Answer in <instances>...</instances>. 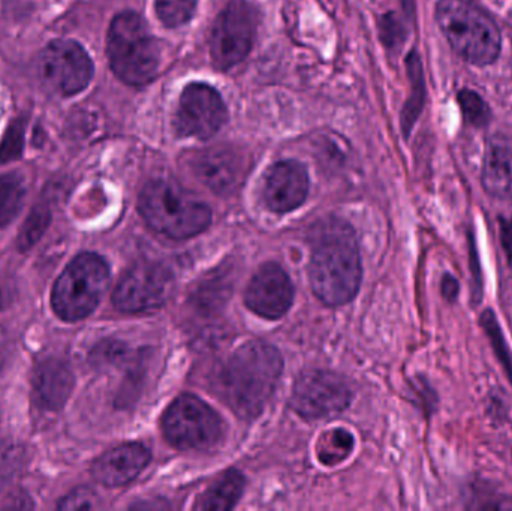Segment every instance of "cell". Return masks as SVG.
<instances>
[{
  "instance_id": "cell-1",
  "label": "cell",
  "mask_w": 512,
  "mask_h": 511,
  "mask_svg": "<svg viewBox=\"0 0 512 511\" xmlns=\"http://www.w3.org/2000/svg\"><path fill=\"white\" fill-rule=\"evenodd\" d=\"M310 243L309 276L315 296L328 306L351 302L361 282L360 249L351 225L324 219L313 225Z\"/></svg>"
},
{
  "instance_id": "cell-2",
  "label": "cell",
  "mask_w": 512,
  "mask_h": 511,
  "mask_svg": "<svg viewBox=\"0 0 512 511\" xmlns=\"http://www.w3.org/2000/svg\"><path fill=\"white\" fill-rule=\"evenodd\" d=\"M279 351L264 342H249L231 356L221 374V390L228 407L251 420L264 410L282 374Z\"/></svg>"
},
{
  "instance_id": "cell-3",
  "label": "cell",
  "mask_w": 512,
  "mask_h": 511,
  "mask_svg": "<svg viewBox=\"0 0 512 511\" xmlns=\"http://www.w3.org/2000/svg\"><path fill=\"white\" fill-rule=\"evenodd\" d=\"M107 54L114 74L129 86H146L161 68V42L137 12H120L111 21Z\"/></svg>"
},
{
  "instance_id": "cell-4",
  "label": "cell",
  "mask_w": 512,
  "mask_h": 511,
  "mask_svg": "<svg viewBox=\"0 0 512 511\" xmlns=\"http://www.w3.org/2000/svg\"><path fill=\"white\" fill-rule=\"evenodd\" d=\"M138 209L153 230L173 239L197 236L212 222L210 207L174 180L147 183Z\"/></svg>"
},
{
  "instance_id": "cell-5",
  "label": "cell",
  "mask_w": 512,
  "mask_h": 511,
  "mask_svg": "<svg viewBox=\"0 0 512 511\" xmlns=\"http://www.w3.org/2000/svg\"><path fill=\"white\" fill-rule=\"evenodd\" d=\"M436 21L448 44L466 62L486 66L501 53L498 24L472 0H439Z\"/></svg>"
},
{
  "instance_id": "cell-6",
  "label": "cell",
  "mask_w": 512,
  "mask_h": 511,
  "mask_svg": "<svg viewBox=\"0 0 512 511\" xmlns=\"http://www.w3.org/2000/svg\"><path fill=\"white\" fill-rule=\"evenodd\" d=\"M110 282L107 263L96 254H81L59 276L51 293L54 312L78 321L95 311Z\"/></svg>"
},
{
  "instance_id": "cell-7",
  "label": "cell",
  "mask_w": 512,
  "mask_h": 511,
  "mask_svg": "<svg viewBox=\"0 0 512 511\" xmlns=\"http://www.w3.org/2000/svg\"><path fill=\"white\" fill-rule=\"evenodd\" d=\"M162 431L177 449L206 452L222 440L224 423L206 402L183 395L165 411Z\"/></svg>"
},
{
  "instance_id": "cell-8",
  "label": "cell",
  "mask_w": 512,
  "mask_h": 511,
  "mask_svg": "<svg viewBox=\"0 0 512 511\" xmlns=\"http://www.w3.org/2000/svg\"><path fill=\"white\" fill-rule=\"evenodd\" d=\"M256 35L255 9L246 0H233L213 24L210 54L216 68L227 71L248 57Z\"/></svg>"
},
{
  "instance_id": "cell-9",
  "label": "cell",
  "mask_w": 512,
  "mask_h": 511,
  "mask_svg": "<svg viewBox=\"0 0 512 511\" xmlns=\"http://www.w3.org/2000/svg\"><path fill=\"white\" fill-rule=\"evenodd\" d=\"M351 402V390L340 375L321 369L303 372L292 389L291 405L304 419L337 416Z\"/></svg>"
},
{
  "instance_id": "cell-10",
  "label": "cell",
  "mask_w": 512,
  "mask_h": 511,
  "mask_svg": "<svg viewBox=\"0 0 512 511\" xmlns=\"http://www.w3.org/2000/svg\"><path fill=\"white\" fill-rule=\"evenodd\" d=\"M173 287L170 270L158 263L135 264L123 275L113 294L119 311L128 314L155 311L167 302Z\"/></svg>"
},
{
  "instance_id": "cell-11",
  "label": "cell",
  "mask_w": 512,
  "mask_h": 511,
  "mask_svg": "<svg viewBox=\"0 0 512 511\" xmlns=\"http://www.w3.org/2000/svg\"><path fill=\"white\" fill-rule=\"evenodd\" d=\"M39 74L44 83L60 95H75L89 86L93 63L80 44L57 39L42 51Z\"/></svg>"
},
{
  "instance_id": "cell-12",
  "label": "cell",
  "mask_w": 512,
  "mask_h": 511,
  "mask_svg": "<svg viewBox=\"0 0 512 511\" xmlns=\"http://www.w3.org/2000/svg\"><path fill=\"white\" fill-rule=\"evenodd\" d=\"M227 119V105L218 90L204 83H191L183 89L174 119L180 135L207 140Z\"/></svg>"
},
{
  "instance_id": "cell-13",
  "label": "cell",
  "mask_w": 512,
  "mask_h": 511,
  "mask_svg": "<svg viewBox=\"0 0 512 511\" xmlns=\"http://www.w3.org/2000/svg\"><path fill=\"white\" fill-rule=\"evenodd\" d=\"M192 173L218 195H230L245 183L251 162L243 150L216 146L200 150L191 159Z\"/></svg>"
},
{
  "instance_id": "cell-14",
  "label": "cell",
  "mask_w": 512,
  "mask_h": 511,
  "mask_svg": "<svg viewBox=\"0 0 512 511\" xmlns=\"http://www.w3.org/2000/svg\"><path fill=\"white\" fill-rule=\"evenodd\" d=\"M294 300V287L285 270L277 264L262 266L249 282L245 302L252 312L267 320L283 317Z\"/></svg>"
},
{
  "instance_id": "cell-15",
  "label": "cell",
  "mask_w": 512,
  "mask_h": 511,
  "mask_svg": "<svg viewBox=\"0 0 512 511\" xmlns=\"http://www.w3.org/2000/svg\"><path fill=\"white\" fill-rule=\"evenodd\" d=\"M307 192L309 176L300 162H277L265 177L264 200L273 212H292L304 203Z\"/></svg>"
},
{
  "instance_id": "cell-16",
  "label": "cell",
  "mask_w": 512,
  "mask_h": 511,
  "mask_svg": "<svg viewBox=\"0 0 512 511\" xmlns=\"http://www.w3.org/2000/svg\"><path fill=\"white\" fill-rule=\"evenodd\" d=\"M150 462V452L138 443L122 444L104 453L93 464V477L108 488H120L134 482Z\"/></svg>"
},
{
  "instance_id": "cell-17",
  "label": "cell",
  "mask_w": 512,
  "mask_h": 511,
  "mask_svg": "<svg viewBox=\"0 0 512 511\" xmlns=\"http://www.w3.org/2000/svg\"><path fill=\"white\" fill-rule=\"evenodd\" d=\"M74 389V375L60 359H45L33 375L35 399L42 408L57 411L66 404Z\"/></svg>"
},
{
  "instance_id": "cell-18",
  "label": "cell",
  "mask_w": 512,
  "mask_h": 511,
  "mask_svg": "<svg viewBox=\"0 0 512 511\" xmlns=\"http://www.w3.org/2000/svg\"><path fill=\"white\" fill-rule=\"evenodd\" d=\"M483 186L499 200L512 198V140L499 134L490 138L483 165Z\"/></svg>"
},
{
  "instance_id": "cell-19",
  "label": "cell",
  "mask_w": 512,
  "mask_h": 511,
  "mask_svg": "<svg viewBox=\"0 0 512 511\" xmlns=\"http://www.w3.org/2000/svg\"><path fill=\"white\" fill-rule=\"evenodd\" d=\"M245 479L239 471L222 474L195 504V509L210 511L231 510L242 497Z\"/></svg>"
},
{
  "instance_id": "cell-20",
  "label": "cell",
  "mask_w": 512,
  "mask_h": 511,
  "mask_svg": "<svg viewBox=\"0 0 512 511\" xmlns=\"http://www.w3.org/2000/svg\"><path fill=\"white\" fill-rule=\"evenodd\" d=\"M409 80H411L412 93L409 96L408 102L405 104L402 113V128L408 137L411 132L412 126L415 125V120L420 116L421 108L424 102V77L423 68H421L420 57L415 51L409 54L408 62Z\"/></svg>"
},
{
  "instance_id": "cell-21",
  "label": "cell",
  "mask_w": 512,
  "mask_h": 511,
  "mask_svg": "<svg viewBox=\"0 0 512 511\" xmlns=\"http://www.w3.org/2000/svg\"><path fill=\"white\" fill-rule=\"evenodd\" d=\"M24 188L23 179L18 174H5L0 176V227L11 224L21 207H23Z\"/></svg>"
},
{
  "instance_id": "cell-22",
  "label": "cell",
  "mask_w": 512,
  "mask_h": 511,
  "mask_svg": "<svg viewBox=\"0 0 512 511\" xmlns=\"http://www.w3.org/2000/svg\"><path fill=\"white\" fill-rule=\"evenodd\" d=\"M354 449V438L345 429H334L322 435L316 447L319 462L324 465H336L345 461Z\"/></svg>"
},
{
  "instance_id": "cell-23",
  "label": "cell",
  "mask_w": 512,
  "mask_h": 511,
  "mask_svg": "<svg viewBox=\"0 0 512 511\" xmlns=\"http://www.w3.org/2000/svg\"><path fill=\"white\" fill-rule=\"evenodd\" d=\"M198 0H156L159 20L167 27H179L194 17Z\"/></svg>"
},
{
  "instance_id": "cell-24",
  "label": "cell",
  "mask_w": 512,
  "mask_h": 511,
  "mask_svg": "<svg viewBox=\"0 0 512 511\" xmlns=\"http://www.w3.org/2000/svg\"><path fill=\"white\" fill-rule=\"evenodd\" d=\"M481 326L486 330L487 336H489L490 342H492L493 350H495L496 356L501 360L502 366H504L505 371H507V375L510 377L512 383L511 351L510 348H508L504 335H502L495 312L490 311V309L484 311L483 315H481Z\"/></svg>"
},
{
  "instance_id": "cell-25",
  "label": "cell",
  "mask_w": 512,
  "mask_h": 511,
  "mask_svg": "<svg viewBox=\"0 0 512 511\" xmlns=\"http://www.w3.org/2000/svg\"><path fill=\"white\" fill-rule=\"evenodd\" d=\"M26 452L14 443H0V489L12 482L23 470Z\"/></svg>"
},
{
  "instance_id": "cell-26",
  "label": "cell",
  "mask_w": 512,
  "mask_h": 511,
  "mask_svg": "<svg viewBox=\"0 0 512 511\" xmlns=\"http://www.w3.org/2000/svg\"><path fill=\"white\" fill-rule=\"evenodd\" d=\"M50 224V210L47 206H36L27 218L20 237H18V248L27 251L32 248Z\"/></svg>"
},
{
  "instance_id": "cell-27",
  "label": "cell",
  "mask_w": 512,
  "mask_h": 511,
  "mask_svg": "<svg viewBox=\"0 0 512 511\" xmlns=\"http://www.w3.org/2000/svg\"><path fill=\"white\" fill-rule=\"evenodd\" d=\"M457 98H459V105L462 108L463 117H465L466 122L478 126V128L489 123L490 116H492L489 105L486 104V101L477 92L465 89L459 93Z\"/></svg>"
},
{
  "instance_id": "cell-28",
  "label": "cell",
  "mask_w": 512,
  "mask_h": 511,
  "mask_svg": "<svg viewBox=\"0 0 512 511\" xmlns=\"http://www.w3.org/2000/svg\"><path fill=\"white\" fill-rule=\"evenodd\" d=\"M24 129H26V120L23 117L15 119L8 126L2 144H0V162H9L20 158L24 147Z\"/></svg>"
},
{
  "instance_id": "cell-29",
  "label": "cell",
  "mask_w": 512,
  "mask_h": 511,
  "mask_svg": "<svg viewBox=\"0 0 512 511\" xmlns=\"http://www.w3.org/2000/svg\"><path fill=\"white\" fill-rule=\"evenodd\" d=\"M96 507H98V498L86 488L75 489L59 504L60 510H92Z\"/></svg>"
},
{
  "instance_id": "cell-30",
  "label": "cell",
  "mask_w": 512,
  "mask_h": 511,
  "mask_svg": "<svg viewBox=\"0 0 512 511\" xmlns=\"http://www.w3.org/2000/svg\"><path fill=\"white\" fill-rule=\"evenodd\" d=\"M382 39H384L387 47L393 48L397 45L402 44L403 41V29L402 23L397 20L396 15L388 14L385 15L384 20L381 24Z\"/></svg>"
},
{
  "instance_id": "cell-31",
  "label": "cell",
  "mask_w": 512,
  "mask_h": 511,
  "mask_svg": "<svg viewBox=\"0 0 512 511\" xmlns=\"http://www.w3.org/2000/svg\"><path fill=\"white\" fill-rule=\"evenodd\" d=\"M501 242L507 254L508 263L512 266V216L508 219H501Z\"/></svg>"
},
{
  "instance_id": "cell-32",
  "label": "cell",
  "mask_w": 512,
  "mask_h": 511,
  "mask_svg": "<svg viewBox=\"0 0 512 511\" xmlns=\"http://www.w3.org/2000/svg\"><path fill=\"white\" fill-rule=\"evenodd\" d=\"M460 285L459 281L454 278L453 275L447 273V275L442 278V294H444L445 299L450 300V302H454L459 296Z\"/></svg>"
},
{
  "instance_id": "cell-33",
  "label": "cell",
  "mask_w": 512,
  "mask_h": 511,
  "mask_svg": "<svg viewBox=\"0 0 512 511\" xmlns=\"http://www.w3.org/2000/svg\"><path fill=\"white\" fill-rule=\"evenodd\" d=\"M9 339L5 330L0 327V369L5 365L6 357H8Z\"/></svg>"
}]
</instances>
